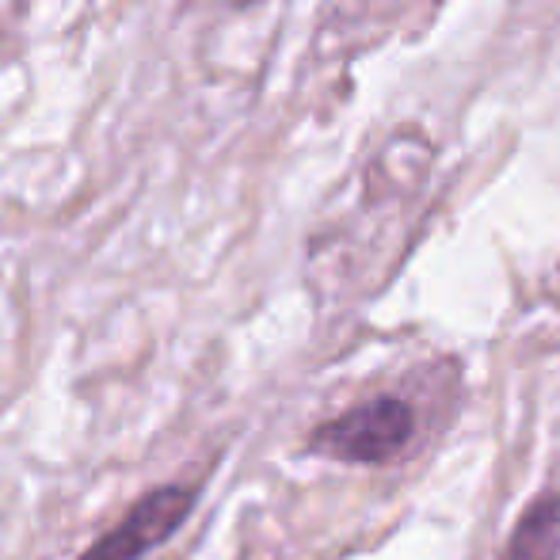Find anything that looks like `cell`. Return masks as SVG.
Here are the masks:
<instances>
[{
  "mask_svg": "<svg viewBox=\"0 0 560 560\" xmlns=\"http://www.w3.org/2000/svg\"><path fill=\"white\" fill-rule=\"evenodd\" d=\"M416 439V408L405 397H370L339 412L310 435L313 454L343 465H385L397 462Z\"/></svg>",
  "mask_w": 560,
  "mask_h": 560,
  "instance_id": "cell-1",
  "label": "cell"
},
{
  "mask_svg": "<svg viewBox=\"0 0 560 560\" xmlns=\"http://www.w3.org/2000/svg\"><path fill=\"white\" fill-rule=\"evenodd\" d=\"M191 511H195L191 488H184V485L153 488V492H145L122 518H118L104 538L92 541L89 553L81 560H141V557H149L187 523Z\"/></svg>",
  "mask_w": 560,
  "mask_h": 560,
  "instance_id": "cell-2",
  "label": "cell"
},
{
  "mask_svg": "<svg viewBox=\"0 0 560 560\" xmlns=\"http://www.w3.org/2000/svg\"><path fill=\"white\" fill-rule=\"evenodd\" d=\"M500 560H560V492H541L530 500Z\"/></svg>",
  "mask_w": 560,
  "mask_h": 560,
  "instance_id": "cell-3",
  "label": "cell"
},
{
  "mask_svg": "<svg viewBox=\"0 0 560 560\" xmlns=\"http://www.w3.org/2000/svg\"><path fill=\"white\" fill-rule=\"evenodd\" d=\"M229 4H233V8H256L259 0H229Z\"/></svg>",
  "mask_w": 560,
  "mask_h": 560,
  "instance_id": "cell-4",
  "label": "cell"
}]
</instances>
